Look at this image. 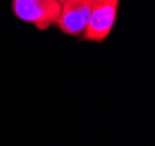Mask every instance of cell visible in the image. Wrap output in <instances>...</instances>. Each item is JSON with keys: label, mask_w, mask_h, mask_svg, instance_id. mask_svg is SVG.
Here are the masks:
<instances>
[{"label": "cell", "mask_w": 155, "mask_h": 146, "mask_svg": "<svg viewBox=\"0 0 155 146\" xmlns=\"http://www.w3.org/2000/svg\"><path fill=\"white\" fill-rule=\"evenodd\" d=\"M12 8L19 20L44 32L57 25L61 5L58 0H12Z\"/></svg>", "instance_id": "6da1fadb"}, {"label": "cell", "mask_w": 155, "mask_h": 146, "mask_svg": "<svg viewBox=\"0 0 155 146\" xmlns=\"http://www.w3.org/2000/svg\"><path fill=\"white\" fill-rule=\"evenodd\" d=\"M118 5L119 0H95L91 19L81 34V39L103 43L115 25Z\"/></svg>", "instance_id": "7a4b0ae2"}, {"label": "cell", "mask_w": 155, "mask_h": 146, "mask_svg": "<svg viewBox=\"0 0 155 146\" xmlns=\"http://www.w3.org/2000/svg\"><path fill=\"white\" fill-rule=\"evenodd\" d=\"M95 0H65L57 21L59 30L70 35L80 36L91 19Z\"/></svg>", "instance_id": "3957f363"}, {"label": "cell", "mask_w": 155, "mask_h": 146, "mask_svg": "<svg viewBox=\"0 0 155 146\" xmlns=\"http://www.w3.org/2000/svg\"><path fill=\"white\" fill-rule=\"evenodd\" d=\"M58 1H59V4H60V5H61V4H63V2H64L65 0H58Z\"/></svg>", "instance_id": "277c9868"}]
</instances>
